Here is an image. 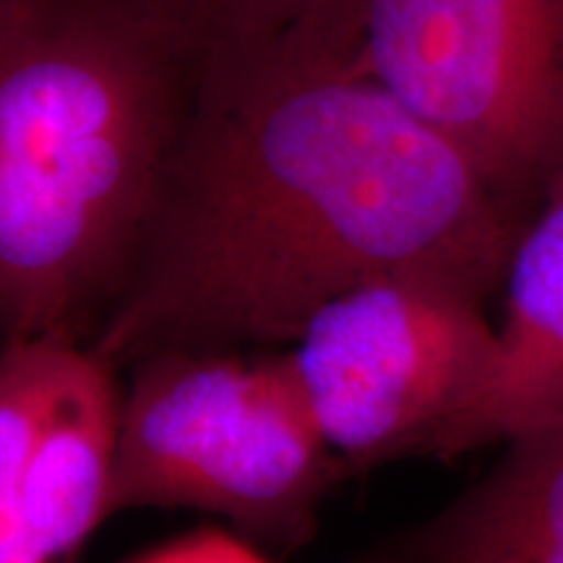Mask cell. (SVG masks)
Returning a JSON list of instances; mask_svg holds the SVG:
<instances>
[{"mask_svg":"<svg viewBox=\"0 0 563 563\" xmlns=\"http://www.w3.org/2000/svg\"><path fill=\"white\" fill-rule=\"evenodd\" d=\"M527 217L347 60L203 53L150 228L89 347L118 371L292 344L323 302L389 274L488 300Z\"/></svg>","mask_w":563,"mask_h":563,"instance_id":"obj_1","label":"cell"},{"mask_svg":"<svg viewBox=\"0 0 563 563\" xmlns=\"http://www.w3.org/2000/svg\"><path fill=\"white\" fill-rule=\"evenodd\" d=\"M203 53L165 0H0L3 342H79L108 313Z\"/></svg>","mask_w":563,"mask_h":563,"instance_id":"obj_2","label":"cell"},{"mask_svg":"<svg viewBox=\"0 0 563 563\" xmlns=\"http://www.w3.org/2000/svg\"><path fill=\"white\" fill-rule=\"evenodd\" d=\"M342 475L287 352L170 350L133 365L121 397L108 517L217 514L290 551L311 538L323 493Z\"/></svg>","mask_w":563,"mask_h":563,"instance_id":"obj_3","label":"cell"},{"mask_svg":"<svg viewBox=\"0 0 563 563\" xmlns=\"http://www.w3.org/2000/svg\"><path fill=\"white\" fill-rule=\"evenodd\" d=\"M350 66L519 209L563 165V0H361Z\"/></svg>","mask_w":563,"mask_h":563,"instance_id":"obj_4","label":"cell"},{"mask_svg":"<svg viewBox=\"0 0 563 563\" xmlns=\"http://www.w3.org/2000/svg\"><path fill=\"white\" fill-rule=\"evenodd\" d=\"M485 298L428 274L350 287L287 350L295 378L342 473L439 456L496 361Z\"/></svg>","mask_w":563,"mask_h":563,"instance_id":"obj_5","label":"cell"},{"mask_svg":"<svg viewBox=\"0 0 563 563\" xmlns=\"http://www.w3.org/2000/svg\"><path fill=\"white\" fill-rule=\"evenodd\" d=\"M534 207L506 266L496 361L441 460L563 428V165Z\"/></svg>","mask_w":563,"mask_h":563,"instance_id":"obj_6","label":"cell"},{"mask_svg":"<svg viewBox=\"0 0 563 563\" xmlns=\"http://www.w3.org/2000/svg\"><path fill=\"white\" fill-rule=\"evenodd\" d=\"M121 397L115 368L89 344L63 342L30 462L32 511L53 563H70L108 522Z\"/></svg>","mask_w":563,"mask_h":563,"instance_id":"obj_7","label":"cell"},{"mask_svg":"<svg viewBox=\"0 0 563 563\" xmlns=\"http://www.w3.org/2000/svg\"><path fill=\"white\" fill-rule=\"evenodd\" d=\"M382 563H563V428L506 441L481 481Z\"/></svg>","mask_w":563,"mask_h":563,"instance_id":"obj_8","label":"cell"},{"mask_svg":"<svg viewBox=\"0 0 563 563\" xmlns=\"http://www.w3.org/2000/svg\"><path fill=\"white\" fill-rule=\"evenodd\" d=\"M66 336L0 347V563H53L32 511L30 462Z\"/></svg>","mask_w":563,"mask_h":563,"instance_id":"obj_9","label":"cell"},{"mask_svg":"<svg viewBox=\"0 0 563 563\" xmlns=\"http://www.w3.org/2000/svg\"><path fill=\"white\" fill-rule=\"evenodd\" d=\"M207 53L292 47L350 63L361 0H165Z\"/></svg>","mask_w":563,"mask_h":563,"instance_id":"obj_10","label":"cell"}]
</instances>
